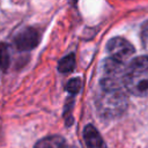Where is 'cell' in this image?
Returning <instances> with one entry per match:
<instances>
[{
  "instance_id": "6da1fadb",
  "label": "cell",
  "mask_w": 148,
  "mask_h": 148,
  "mask_svg": "<svg viewBox=\"0 0 148 148\" xmlns=\"http://www.w3.org/2000/svg\"><path fill=\"white\" fill-rule=\"evenodd\" d=\"M95 105L98 114L104 119L120 117L127 109L128 99L123 86L101 84L95 97Z\"/></svg>"
},
{
  "instance_id": "7a4b0ae2",
  "label": "cell",
  "mask_w": 148,
  "mask_h": 148,
  "mask_svg": "<svg viewBox=\"0 0 148 148\" xmlns=\"http://www.w3.org/2000/svg\"><path fill=\"white\" fill-rule=\"evenodd\" d=\"M123 86L132 95L148 96V56L134 58L126 65Z\"/></svg>"
},
{
  "instance_id": "3957f363",
  "label": "cell",
  "mask_w": 148,
  "mask_h": 148,
  "mask_svg": "<svg viewBox=\"0 0 148 148\" xmlns=\"http://www.w3.org/2000/svg\"><path fill=\"white\" fill-rule=\"evenodd\" d=\"M108 51V58L123 64L127 65L131 61V57L134 53V47L130 42H127L125 38L121 37H114L109 40L106 45Z\"/></svg>"
},
{
  "instance_id": "277c9868",
  "label": "cell",
  "mask_w": 148,
  "mask_h": 148,
  "mask_svg": "<svg viewBox=\"0 0 148 148\" xmlns=\"http://www.w3.org/2000/svg\"><path fill=\"white\" fill-rule=\"evenodd\" d=\"M39 39H40V35L37 29L25 28L15 36L14 43L20 51H29L37 46Z\"/></svg>"
},
{
  "instance_id": "5b68a950",
  "label": "cell",
  "mask_w": 148,
  "mask_h": 148,
  "mask_svg": "<svg viewBox=\"0 0 148 148\" xmlns=\"http://www.w3.org/2000/svg\"><path fill=\"white\" fill-rule=\"evenodd\" d=\"M83 138L87 148H106L98 131L92 125H87L83 131Z\"/></svg>"
},
{
  "instance_id": "8992f818",
  "label": "cell",
  "mask_w": 148,
  "mask_h": 148,
  "mask_svg": "<svg viewBox=\"0 0 148 148\" xmlns=\"http://www.w3.org/2000/svg\"><path fill=\"white\" fill-rule=\"evenodd\" d=\"M65 143L66 142L61 136L53 135V136H47L39 140L35 145V148H61Z\"/></svg>"
},
{
  "instance_id": "52a82bcc",
  "label": "cell",
  "mask_w": 148,
  "mask_h": 148,
  "mask_svg": "<svg viewBox=\"0 0 148 148\" xmlns=\"http://www.w3.org/2000/svg\"><path fill=\"white\" fill-rule=\"evenodd\" d=\"M74 66H75V57L74 54H68L59 61L58 69L61 73H69L74 69Z\"/></svg>"
},
{
  "instance_id": "ba28073f",
  "label": "cell",
  "mask_w": 148,
  "mask_h": 148,
  "mask_svg": "<svg viewBox=\"0 0 148 148\" xmlns=\"http://www.w3.org/2000/svg\"><path fill=\"white\" fill-rule=\"evenodd\" d=\"M8 51L6 45H0V67L6 68L8 66Z\"/></svg>"
},
{
  "instance_id": "9c48e42d",
  "label": "cell",
  "mask_w": 148,
  "mask_h": 148,
  "mask_svg": "<svg viewBox=\"0 0 148 148\" xmlns=\"http://www.w3.org/2000/svg\"><path fill=\"white\" fill-rule=\"evenodd\" d=\"M66 89L69 92H72V94L77 92L79 89H80V80L79 79H72V80H69L68 83H67V86H66Z\"/></svg>"
},
{
  "instance_id": "30bf717a",
  "label": "cell",
  "mask_w": 148,
  "mask_h": 148,
  "mask_svg": "<svg viewBox=\"0 0 148 148\" xmlns=\"http://www.w3.org/2000/svg\"><path fill=\"white\" fill-rule=\"evenodd\" d=\"M141 40H142L143 47L148 51V21L141 28Z\"/></svg>"
},
{
  "instance_id": "8fae6325",
  "label": "cell",
  "mask_w": 148,
  "mask_h": 148,
  "mask_svg": "<svg viewBox=\"0 0 148 148\" xmlns=\"http://www.w3.org/2000/svg\"><path fill=\"white\" fill-rule=\"evenodd\" d=\"M61 148H76V147H74V146H69V145H66V143H65Z\"/></svg>"
}]
</instances>
